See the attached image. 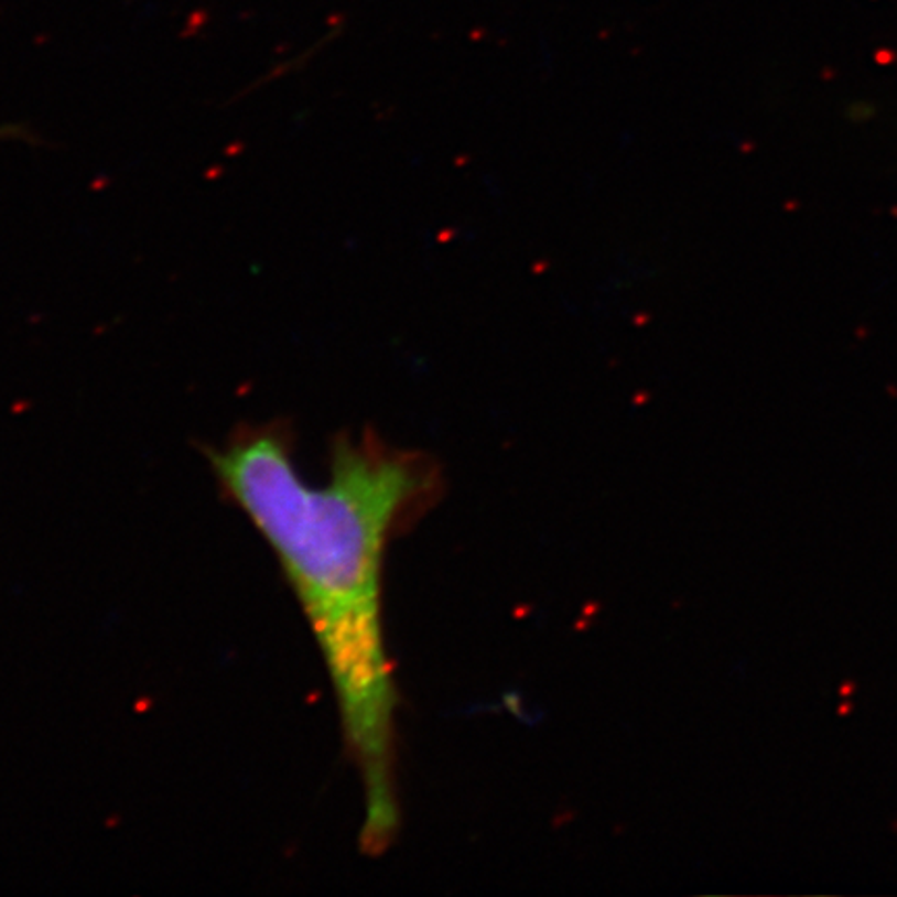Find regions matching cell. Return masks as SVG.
Returning <instances> with one entry per match:
<instances>
[{
  "mask_svg": "<svg viewBox=\"0 0 897 897\" xmlns=\"http://www.w3.org/2000/svg\"><path fill=\"white\" fill-rule=\"evenodd\" d=\"M204 453L225 497L269 542L316 638L364 790L359 845L380 856L401 829L399 696L382 626L385 553L434 502L441 469L431 455L364 431L335 439L328 480L310 486L298 474L283 420L239 424Z\"/></svg>",
  "mask_w": 897,
  "mask_h": 897,
  "instance_id": "6da1fadb",
  "label": "cell"
}]
</instances>
